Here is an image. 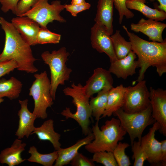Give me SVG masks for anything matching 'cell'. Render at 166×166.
<instances>
[{
    "label": "cell",
    "mask_w": 166,
    "mask_h": 166,
    "mask_svg": "<svg viewBox=\"0 0 166 166\" xmlns=\"http://www.w3.org/2000/svg\"><path fill=\"white\" fill-rule=\"evenodd\" d=\"M94 162L92 159H89L78 152L70 163L72 166H94Z\"/></svg>",
    "instance_id": "33"
},
{
    "label": "cell",
    "mask_w": 166,
    "mask_h": 166,
    "mask_svg": "<svg viewBox=\"0 0 166 166\" xmlns=\"http://www.w3.org/2000/svg\"><path fill=\"white\" fill-rule=\"evenodd\" d=\"M110 89H104L98 93L95 97L91 98L89 101L92 116L96 121H99L105 110L108 96Z\"/></svg>",
    "instance_id": "25"
},
{
    "label": "cell",
    "mask_w": 166,
    "mask_h": 166,
    "mask_svg": "<svg viewBox=\"0 0 166 166\" xmlns=\"http://www.w3.org/2000/svg\"><path fill=\"white\" fill-rule=\"evenodd\" d=\"M150 100L152 117L159 124L160 132L166 136V90L149 88Z\"/></svg>",
    "instance_id": "10"
},
{
    "label": "cell",
    "mask_w": 166,
    "mask_h": 166,
    "mask_svg": "<svg viewBox=\"0 0 166 166\" xmlns=\"http://www.w3.org/2000/svg\"><path fill=\"white\" fill-rule=\"evenodd\" d=\"M131 30L136 32H141L148 37L149 40L162 42V33L166 24L151 19L141 18L137 23H132Z\"/></svg>",
    "instance_id": "14"
},
{
    "label": "cell",
    "mask_w": 166,
    "mask_h": 166,
    "mask_svg": "<svg viewBox=\"0 0 166 166\" xmlns=\"http://www.w3.org/2000/svg\"><path fill=\"white\" fill-rule=\"evenodd\" d=\"M22 84L16 78L0 80V98L6 97L10 100L17 98L22 91Z\"/></svg>",
    "instance_id": "24"
},
{
    "label": "cell",
    "mask_w": 166,
    "mask_h": 166,
    "mask_svg": "<svg viewBox=\"0 0 166 166\" xmlns=\"http://www.w3.org/2000/svg\"><path fill=\"white\" fill-rule=\"evenodd\" d=\"M11 23L26 42L31 46L37 44L39 24L27 16L13 18Z\"/></svg>",
    "instance_id": "15"
},
{
    "label": "cell",
    "mask_w": 166,
    "mask_h": 166,
    "mask_svg": "<svg viewBox=\"0 0 166 166\" xmlns=\"http://www.w3.org/2000/svg\"><path fill=\"white\" fill-rule=\"evenodd\" d=\"M129 144L119 141L113 152L118 166H129L131 164L129 157L126 154L125 149Z\"/></svg>",
    "instance_id": "29"
},
{
    "label": "cell",
    "mask_w": 166,
    "mask_h": 166,
    "mask_svg": "<svg viewBox=\"0 0 166 166\" xmlns=\"http://www.w3.org/2000/svg\"><path fill=\"white\" fill-rule=\"evenodd\" d=\"M161 154L160 157V166H166V140L161 141Z\"/></svg>",
    "instance_id": "38"
},
{
    "label": "cell",
    "mask_w": 166,
    "mask_h": 166,
    "mask_svg": "<svg viewBox=\"0 0 166 166\" xmlns=\"http://www.w3.org/2000/svg\"><path fill=\"white\" fill-rule=\"evenodd\" d=\"M145 0H126V7L141 12L148 19L163 21L166 18V12L157 9H153L145 4Z\"/></svg>",
    "instance_id": "23"
},
{
    "label": "cell",
    "mask_w": 166,
    "mask_h": 166,
    "mask_svg": "<svg viewBox=\"0 0 166 166\" xmlns=\"http://www.w3.org/2000/svg\"><path fill=\"white\" fill-rule=\"evenodd\" d=\"M28 101L27 99L18 101L21 108L18 113L19 120L18 127L16 132L15 135L19 139L23 138L24 136L28 138L35 127L34 124L37 117L28 109L27 107Z\"/></svg>",
    "instance_id": "16"
},
{
    "label": "cell",
    "mask_w": 166,
    "mask_h": 166,
    "mask_svg": "<svg viewBox=\"0 0 166 166\" xmlns=\"http://www.w3.org/2000/svg\"><path fill=\"white\" fill-rule=\"evenodd\" d=\"M97 121L91 128L94 139L85 145V149L91 153L99 151L113 152L118 142L124 139L127 132L118 119L114 117L107 120L100 129Z\"/></svg>",
    "instance_id": "3"
},
{
    "label": "cell",
    "mask_w": 166,
    "mask_h": 166,
    "mask_svg": "<svg viewBox=\"0 0 166 166\" xmlns=\"http://www.w3.org/2000/svg\"><path fill=\"white\" fill-rule=\"evenodd\" d=\"M90 39L93 48L100 53H106L109 57L110 62L117 59L111 35L103 27L95 23L91 28Z\"/></svg>",
    "instance_id": "11"
},
{
    "label": "cell",
    "mask_w": 166,
    "mask_h": 166,
    "mask_svg": "<svg viewBox=\"0 0 166 166\" xmlns=\"http://www.w3.org/2000/svg\"><path fill=\"white\" fill-rule=\"evenodd\" d=\"M126 87L121 84L116 87H113L109 90L105 110L101 118L111 116L116 111L123 106Z\"/></svg>",
    "instance_id": "21"
},
{
    "label": "cell",
    "mask_w": 166,
    "mask_h": 166,
    "mask_svg": "<svg viewBox=\"0 0 166 166\" xmlns=\"http://www.w3.org/2000/svg\"><path fill=\"white\" fill-rule=\"evenodd\" d=\"M35 78L29 89V95L34 101L33 113L37 118L46 119L47 117V109L53 104L50 94V81L45 71L34 75Z\"/></svg>",
    "instance_id": "7"
},
{
    "label": "cell",
    "mask_w": 166,
    "mask_h": 166,
    "mask_svg": "<svg viewBox=\"0 0 166 166\" xmlns=\"http://www.w3.org/2000/svg\"><path fill=\"white\" fill-rule=\"evenodd\" d=\"M114 0H98L95 23L103 27L110 35L113 33V24Z\"/></svg>",
    "instance_id": "18"
},
{
    "label": "cell",
    "mask_w": 166,
    "mask_h": 166,
    "mask_svg": "<svg viewBox=\"0 0 166 166\" xmlns=\"http://www.w3.org/2000/svg\"><path fill=\"white\" fill-rule=\"evenodd\" d=\"M91 6V4L86 2L80 5L65 4L64 8L66 10L69 12L73 17H76L79 12L89 9Z\"/></svg>",
    "instance_id": "35"
},
{
    "label": "cell",
    "mask_w": 166,
    "mask_h": 166,
    "mask_svg": "<svg viewBox=\"0 0 166 166\" xmlns=\"http://www.w3.org/2000/svg\"><path fill=\"white\" fill-rule=\"evenodd\" d=\"M65 5L61 4L60 0L53 1L50 4L48 0H38L29 10L20 16H27L38 23L40 27H47V25L54 20L66 22L60 15L65 9Z\"/></svg>",
    "instance_id": "8"
},
{
    "label": "cell",
    "mask_w": 166,
    "mask_h": 166,
    "mask_svg": "<svg viewBox=\"0 0 166 166\" xmlns=\"http://www.w3.org/2000/svg\"><path fill=\"white\" fill-rule=\"evenodd\" d=\"M136 57L132 50L124 58L110 62L109 70L117 78L126 79L136 73V69L138 68V61L135 60Z\"/></svg>",
    "instance_id": "17"
},
{
    "label": "cell",
    "mask_w": 166,
    "mask_h": 166,
    "mask_svg": "<svg viewBox=\"0 0 166 166\" xmlns=\"http://www.w3.org/2000/svg\"><path fill=\"white\" fill-rule=\"evenodd\" d=\"M146 1L147 0H145ZM150 2H153L157 0L159 3V5L158 6L159 10L166 12V0H148Z\"/></svg>",
    "instance_id": "39"
},
{
    "label": "cell",
    "mask_w": 166,
    "mask_h": 166,
    "mask_svg": "<svg viewBox=\"0 0 166 166\" xmlns=\"http://www.w3.org/2000/svg\"><path fill=\"white\" fill-rule=\"evenodd\" d=\"M35 134L40 140H47L52 144L55 150L61 148L59 142L61 135L55 131L54 121L49 119L45 121L40 127H35L32 134Z\"/></svg>",
    "instance_id": "22"
},
{
    "label": "cell",
    "mask_w": 166,
    "mask_h": 166,
    "mask_svg": "<svg viewBox=\"0 0 166 166\" xmlns=\"http://www.w3.org/2000/svg\"><path fill=\"white\" fill-rule=\"evenodd\" d=\"M4 101V99L2 98H0V104Z\"/></svg>",
    "instance_id": "41"
},
{
    "label": "cell",
    "mask_w": 166,
    "mask_h": 166,
    "mask_svg": "<svg viewBox=\"0 0 166 166\" xmlns=\"http://www.w3.org/2000/svg\"><path fill=\"white\" fill-rule=\"evenodd\" d=\"M18 67L17 62L13 60L0 62V78L9 74Z\"/></svg>",
    "instance_id": "36"
},
{
    "label": "cell",
    "mask_w": 166,
    "mask_h": 166,
    "mask_svg": "<svg viewBox=\"0 0 166 166\" xmlns=\"http://www.w3.org/2000/svg\"><path fill=\"white\" fill-rule=\"evenodd\" d=\"M30 156L27 159L30 162H34L44 166H52L57 158V151L46 154H41L38 151L34 146L30 147L28 151Z\"/></svg>",
    "instance_id": "27"
},
{
    "label": "cell",
    "mask_w": 166,
    "mask_h": 166,
    "mask_svg": "<svg viewBox=\"0 0 166 166\" xmlns=\"http://www.w3.org/2000/svg\"><path fill=\"white\" fill-rule=\"evenodd\" d=\"M94 139L92 132L78 140L72 146L66 148H60L57 151L58 156L54 166H63L70 163L71 161L82 146L89 143Z\"/></svg>",
    "instance_id": "20"
},
{
    "label": "cell",
    "mask_w": 166,
    "mask_h": 166,
    "mask_svg": "<svg viewBox=\"0 0 166 166\" xmlns=\"http://www.w3.org/2000/svg\"><path fill=\"white\" fill-rule=\"evenodd\" d=\"M126 0H114V5L117 10L119 15V22L121 24L124 16L127 19L131 18L134 16L133 13L126 6Z\"/></svg>",
    "instance_id": "32"
},
{
    "label": "cell",
    "mask_w": 166,
    "mask_h": 166,
    "mask_svg": "<svg viewBox=\"0 0 166 166\" xmlns=\"http://www.w3.org/2000/svg\"><path fill=\"white\" fill-rule=\"evenodd\" d=\"M19 0H0V3L2 5L1 10L4 13H6L10 10L15 14Z\"/></svg>",
    "instance_id": "37"
},
{
    "label": "cell",
    "mask_w": 166,
    "mask_h": 166,
    "mask_svg": "<svg viewBox=\"0 0 166 166\" xmlns=\"http://www.w3.org/2000/svg\"><path fill=\"white\" fill-rule=\"evenodd\" d=\"M133 153L132 159L134 160V166H143L147 156L140 145V141H134L131 146Z\"/></svg>",
    "instance_id": "31"
},
{
    "label": "cell",
    "mask_w": 166,
    "mask_h": 166,
    "mask_svg": "<svg viewBox=\"0 0 166 166\" xmlns=\"http://www.w3.org/2000/svg\"><path fill=\"white\" fill-rule=\"evenodd\" d=\"M64 94L71 97L72 103L76 107V111L72 113L69 107H66L61 114L65 118H72L76 121L81 127L83 134L87 136L92 132L89 127L90 118L92 111L89 103V98L85 94L83 86L80 83L76 85L73 82L71 87L65 88L63 90Z\"/></svg>",
    "instance_id": "4"
},
{
    "label": "cell",
    "mask_w": 166,
    "mask_h": 166,
    "mask_svg": "<svg viewBox=\"0 0 166 166\" xmlns=\"http://www.w3.org/2000/svg\"><path fill=\"white\" fill-rule=\"evenodd\" d=\"M160 128L156 121L148 132L140 140V145L147 156V160L152 166H160L161 143L155 138V133Z\"/></svg>",
    "instance_id": "13"
},
{
    "label": "cell",
    "mask_w": 166,
    "mask_h": 166,
    "mask_svg": "<svg viewBox=\"0 0 166 166\" xmlns=\"http://www.w3.org/2000/svg\"><path fill=\"white\" fill-rule=\"evenodd\" d=\"M26 145L20 139H16L11 147L1 151L0 153L1 163L6 164L9 166H14L24 162L26 159H23L21 155L25 150Z\"/></svg>",
    "instance_id": "19"
},
{
    "label": "cell",
    "mask_w": 166,
    "mask_h": 166,
    "mask_svg": "<svg viewBox=\"0 0 166 166\" xmlns=\"http://www.w3.org/2000/svg\"><path fill=\"white\" fill-rule=\"evenodd\" d=\"M69 53L65 47L50 53L48 51L43 52L41 57L44 63L49 66L50 72V93L53 101L55 100L57 89L59 85H64L68 81L72 70L68 67L66 62Z\"/></svg>",
    "instance_id": "5"
},
{
    "label": "cell",
    "mask_w": 166,
    "mask_h": 166,
    "mask_svg": "<svg viewBox=\"0 0 166 166\" xmlns=\"http://www.w3.org/2000/svg\"><path fill=\"white\" fill-rule=\"evenodd\" d=\"M126 88L124 103L121 108L125 112L130 113L140 112L150 105L149 91L146 81H138L136 85Z\"/></svg>",
    "instance_id": "9"
},
{
    "label": "cell",
    "mask_w": 166,
    "mask_h": 166,
    "mask_svg": "<svg viewBox=\"0 0 166 166\" xmlns=\"http://www.w3.org/2000/svg\"><path fill=\"white\" fill-rule=\"evenodd\" d=\"M38 0H20L17 6L15 15L20 16L29 10Z\"/></svg>",
    "instance_id": "34"
},
{
    "label": "cell",
    "mask_w": 166,
    "mask_h": 166,
    "mask_svg": "<svg viewBox=\"0 0 166 166\" xmlns=\"http://www.w3.org/2000/svg\"><path fill=\"white\" fill-rule=\"evenodd\" d=\"M111 73L109 70L101 67L94 69L92 76L86 81L85 85L83 86L86 96L90 98L104 89H111L113 87V81Z\"/></svg>",
    "instance_id": "12"
},
{
    "label": "cell",
    "mask_w": 166,
    "mask_h": 166,
    "mask_svg": "<svg viewBox=\"0 0 166 166\" xmlns=\"http://www.w3.org/2000/svg\"><path fill=\"white\" fill-rule=\"evenodd\" d=\"M61 35L52 32L47 27H40L36 40L37 44H57L60 42Z\"/></svg>",
    "instance_id": "28"
},
{
    "label": "cell",
    "mask_w": 166,
    "mask_h": 166,
    "mask_svg": "<svg viewBox=\"0 0 166 166\" xmlns=\"http://www.w3.org/2000/svg\"><path fill=\"white\" fill-rule=\"evenodd\" d=\"M85 2V0H72L71 4L73 5H80Z\"/></svg>",
    "instance_id": "40"
},
{
    "label": "cell",
    "mask_w": 166,
    "mask_h": 166,
    "mask_svg": "<svg viewBox=\"0 0 166 166\" xmlns=\"http://www.w3.org/2000/svg\"><path fill=\"white\" fill-rule=\"evenodd\" d=\"M130 42L132 50L138 57V68H140L136 81L144 79V73L150 67H155L160 77L166 73V40L162 42L144 40L129 31L125 26H122Z\"/></svg>",
    "instance_id": "2"
},
{
    "label": "cell",
    "mask_w": 166,
    "mask_h": 166,
    "mask_svg": "<svg viewBox=\"0 0 166 166\" xmlns=\"http://www.w3.org/2000/svg\"><path fill=\"white\" fill-rule=\"evenodd\" d=\"M0 24L5 35L4 47L0 53V62L13 60L18 64V70L31 73L37 72L38 69L34 65L36 59L30 46L12 23L1 16Z\"/></svg>",
    "instance_id": "1"
},
{
    "label": "cell",
    "mask_w": 166,
    "mask_h": 166,
    "mask_svg": "<svg viewBox=\"0 0 166 166\" xmlns=\"http://www.w3.org/2000/svg\"><path fill=\"white\" fill-rule=\"evenodd\" d=\"M114 51L118 59L123 58L132 50L130 42L126 41L121 36L119 30L111 35Z\"/></svg>",
    "instance_id": "26"
},
{
    "label": "cell",
    "mask_w": 166,
    "mask_h": 166,
    "mask_svg": "<svg viewBox=\"0 0 166 166\" xmlns=\"http://www.w3.org/2000/svg\"><path fill=\"white\" fill-rule=\"evenodd\" d=\"M151 105L145 110L139 112L128 113L121 108L115 112L113 114L119 120L121 124L130 137V146L135 139L140 141L142 133L148 126L156 121L152 117Z\"/></svg>",
    "instance_id": "6"
},
{
    "label": "cell",
    "mask_w": 166,
    "mask_h": 166,
    "mask_svg": "<svg viewBox=\"0 0 166 166\" xmlns=\"http://www.w3.org/2000/svg\"><path fill=\"white\" fill-rule=\"evenodd\" d=\"M92 159L94 162L99 163L105 166H118L113 152L106 151L94 152Z\"/></svg>",
    "instance_id": "30"
}]
</instances>
